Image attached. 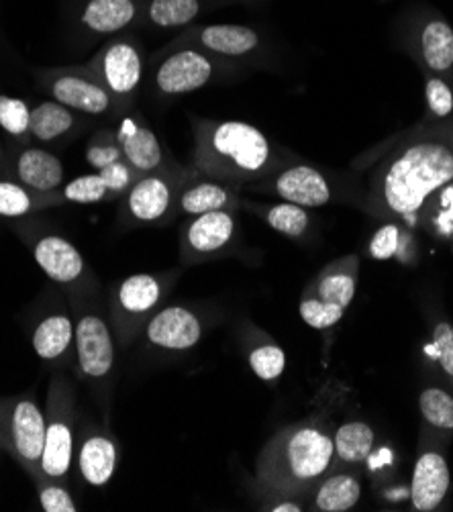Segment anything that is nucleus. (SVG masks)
Masks as SVG:
<instances>
[{
    "label": "nucleus",
    "instance_id": "f03ea898",
    "mask_svg": "<svg viewBox=\"0 0 453 512\" xmlns=\"http://www.w3.org/2000/svg\"><path fill=\"white\" fill-rule=\"evenodd\" d=\"M192 129L194 172L235 190H247L284 168V153L254 125L192 117Z\"/></svg>",
    "mask_w": 453,
    "mask_h": 512
},
{
    "label": "nucleus",
    "instance_id": "7ed1b4c3",
    "mask_svg": "<svg viewBox=\"0 0 453 512\" xmlns=\"http://www.w3.org/2000/svg\"><path fill=\"white\" fill-rule=\"evenodd\" d=\"M333 431L321 417H311L278 431L256 459L258 482L282 496H302L333 466Z\"/></svg>",
    "mask_w": 453,
    "mask_h": 512
},
{
    "label": "nucleus",
    "instance_id": "9b49d317",
    "mask_svg": "<svg viewBox=\"0 0 453 512\" xmlns=\"http://www.w3.org/2000/svg\"><path fill=\"white\" fill-rule=\"evenodd\" d=\"M47 92L60 105L82 115H107L117 109L115 98L96 80L86 66H72L47 72Z\"/></svg>",
    "mask_w": 453,
    "mask_h": 512
},
{
    "label": "nucleus",
    "instance_id": "a878e982",
    "mask_svg": "<svg viewBox=\"0 0 453 512\" xmlns=\"http://www.w3.org/2000/svg\"><path fill=\"white\" fill-rule=\"evenodd\" d=\"M313 508L319 512H345L362 498L360 478L351 472H337L313 488Z\"/></svg>",
    "mask_w": 453,
    "mask_h": 512
},
{
    "label": "nucleus",
    "instance_id": "e433bc0d",
    "mask_svg": "<svg viewBox=\"0 0 453 512\" xmlns=\"http://www.w3.org/2000/svg\"><path fill=\"white\" fill-rule=\"evenodd\" d=\"M29 121L31 111L25 105V100L0 94V127L13 137H21L29 133Z\"/></svg>",
    "mask_w": 453,
    "mask_h": 512
},
{
    "label": "nucleus",
    "instance_id": "0eeeda50",
    "mask_svg": "<svg viewBox=\"0 0 453 512\" xmlns=\"http://www.w3.org/2000/svg\"><path fill=\"white\" fill-rule=\"evenodd\" d=\"M170 282L166 276L133 274L117 282L109 296V321L119 347H129L156 315Z\"/></svg>",
    "mask_w": 453,
    "mask_h": 512
},
{
    "label": "nucleus",
    "instance_id": "79ce46f5",
    "mask_svg": "<svg viewBox=\"0 0 453 512\" xmlns=\"http://www.w3.org/2000/svg\"><path fill=\"white\" fill-rule=\"evenodd\" d=\"M268 510H274V512H300L302 504L294 502V500H284V502H274Z\"/></svg>",
    "mask_w": 453,
    "mask_h": 512
},
{
    "label": "nucleus",
    "instance_id": "5701e85b",
    "mask_svg": "<svg viewBox=\"0 0 453 512\" xmlns=\"http://www.w3.org/2000/svg\"><path fill=\"white\" fill-rule=\"evenodd\" d=\"M33 349L43 362L70 360L74 351V319L68 311L47 315L33 331Z\"/></svg>",
    "mask_w": 453,
    "mask_h": 512
},
{
    "label": "nucleus",
    "instance_id": "7c9ffc66",
    "mask_svg": "<svg viewBox=\"0 0 453 512\" xmlns=\"http://www.w3.org/2000/svg\"><path fill=\"white\" fill-rule=\"evenodd\" d=\"M58 192L52 194H37L23 184L15 182H0V217L15 219L23 217L37 207H52V204H60Z\"/></svg>",
    "mask_w": 453,
    "mask_h": 512
},
{
    "label": "nucleus",
    "instance_id": "1a4fd4ad",
    "mask_svg": "<svg viewBox=\"0 0 453 512\" xmlns=\"http://www.w3.org/2000/svg\"><path fill=\"white\" fill-rule=\"evenodd\" d=\"M109 94L117 107L133 102L143 80V56L139 45L129 37H119L100 47L98 54L86 64Z\"/></svg>",
    "mask_w": 453,
    "mask_h": 512
},
{
    "label": "nucleus",
    "instance_id": "393cba45",
    "mask_svg": "<svg viewBox=\"0 0 453 512\" xmlns=\"http://www.w3.org/2000/svg\"><path fill=\"white\" fill-rule=\"evenodd\" d=\"M243 209L249 213H254L256 217L264 219L276 233L290 237V239H300L305 237L311 229V215L309 209H302L298 204L292 202H276V204H258L254 200H245L243 198Z\"/></svg>",
    "mask_w": 453,
    "mask_h": 512
},
{
    "label": "nucleus",
    "instance_id": "f257e3e1",
    "mask_svg": "<svg viewBox=\"0 0 453 512\" xmlns=\"http://www.w3.org/2000/svg\"><path fill=\"white\" fill-rule=\"evenodd\" d=\"M453 182V133L423 127L400 135L368 176L366 209L386 221H407Z\"/></svg>",
    "mask_w": 453,
    "mask_h": 512
},
{
    "label": "nucleus",
    "instance_id": "cd10ccee",
    "mask_svg": "<svg viewBox=\"0 0 453 512\" xmlns=\"http://www.w3.org/2000/svg\"><path fill=\"white\" fill-rule=\"evenodd\" d=\"M421 56L425 66L439 74L453 68V29L443 19H431L419 33Z\"/></svg>",
    "mask_w": 453,
    "mask_h": 512
},
{
    "label": "nucleus",
    "instance_id": "bb28decb",
    "mask_svg": "<svg viewBox=\"0 0 453 512\" xmlns=\"http://www.w3.org/2000/svg\"><path fill=\"white\" fill-rule=\"evenodd\" d=\"M376 443L372 427L364 421H347L333 431V464L360 466L370 457Z\"/></svg>",
    "mask_w": 453,
    "mask_h": 512
},
{
    "label": "nucleus",
    "instance_id": "ddd939ff",
    "mask_svg": "<svg viewBox=\"0 0 453 512\" xmlns=\"http://www.w3.org/2000/svg\"><path fill=\"white\" fill-rule=\"evenodd\" d=\"M215 56L196 47L178 45L176 51L162 60L154 74V86L164 96H180L205 88L217 74Z\"/></svg>",
    "mask_w": 453,
    "mask_h": 512
},
{
    "label": "nucleus",
    "instance_id": "a211bd4d",
    "mask_svg": "<svg viewBox=\"0 0 453 512\" xmlns=\"http://www.w3.org/2000/svg\"><path fill=\"white\" fill-rule=\"evenodd\" d=\"M243 198L239 190H235L229 184H223L219 180L207 178L203 174L194 172L190 174L176 198L174 215H186V217H198L205 213L215 211H239L243 209Z\"/></svg>",
    "mask_w": 453,
    "mask_h": 512
},
{
    "label": "nucleus",
    "instance_id": "c756f323",
    "mask_svg": "<svg viewBox=\"0 0 453 512\" xmlns=\"http://www.w3.org/2000/svg\"><path fill=\"white\" fill-rule=\"evenodd\" d=\"M207 0H149L145 19L158 29H180L203 13Z\"/></svg>",
    "mask_w": 453,
    "mask_h": 512
},
{
    "label": "nucleus",
    "instance_id": "dca6fc26",
    "mask_svg": "<svg viewBox=\"0 0 453 512\" xmlns=\"http://www.w3.org/2000/svg\"><path fill=\"white\" fill-rule=\"evenodd\" d=\"M147 343L168 353L194 349L205 335V323L198 313L186 306H164L158 309L143 329Z\"/></svg>",
    "mask_w": 453,
    "mask_h": 512
},
{
    "label": "nucleus",
    "instance_id": "2eb2a0df",
    "mask_svg": "<svg viewBox=\"0 0 453 512\" xmlns=\"http://www.w3.org/2000/svg\"><path fill=\"white\" fill-rule=\"evenodd\" d=\"M74 466L84 484L92 488L107 486L119 466L117 437L107 427H86L76 441Z\"/></svg>",
    "mask_w": 453,
    "mask_h": 512
},
{
    "label": "nucleus",
    "instance_id": "aec40b11",
    "mask_svg": "<svg viewBox=\"0 0 453 512\" xmlns=\"http://www.w3.org/2000/svg\"><path fill=\"white\" fill-rule=\"evenodd\" d=\"M125 162L139 174H154L166 166V151L162 141L147 123L137 117H127L115 131Z\"/></svg>",
    "mask_w": 453,
    "mask_h": 512
},
{
    "label": "nucleus",
    "instance_id": "f8f14e48",
    "mask_svg": "<svg viewBox=\"0 0 453 512\" xmlns=\"http://www.w3.org/2000/svg\"><path fill=\"white\" fill-rule=\"evenodd\" d=\"M251 192H264L284 202L298 204L302 209L325 207L333 200L331 182L323 172L309 164H290L280 168L270 178L249 186Z\"/></svg>",
    "mask_w": 453,
    "mask_h": 512
},
{
    "label": "nucleus",
    "instance_id": "f3484780",
    "mask_svg": "<svg viewBox=\"0 0 453 512\" xmlns=\"http://www.w3.org/2000/svg\"><path fill=\"white\" fill-rule=\"evenodd\" d=\"M260 33L245 25H205L186 31L172 45H188L219 58H245L260 47Z\"/></svg>",
    "mask_w": 453,
    "mask_h": 512
},
{
    "label": "nucleus",
    "instance_id": "a19ab883",
    "mask_svg": "<svg viewBox=\"0 0 453 512\" xmlns=\"http://www.w3.org/2000/svg\"><path fill=\"white\" fill-rule=\"evenodd\" d=\"M98 174L105 178L111 196H121V198L135 184V180L139 178V174L125 160L115 162V164H111L103 170H98Z\"/></svg>",
    "mask_w": 453,
    "mask_h": 512
},
{
    "label": "nucleus",
    "instance_id": "72a5a7b5",
    "mask_svg": "<svg viewBox=\"0 0 453 512\" xmlns=\"http://www.w3.org/2000/svg\"><path fill=\"white\" fill-rule=\"evenodd\" d=\"M62 202H74V204H96L103 202L111 196L109 186L105 178L98 172L78 176L64 184V188L58 192Z\"/></svg>",
    "mask_w": 453,
    "mask_h": 512
},
{
    "label": "nucleus",
    "instance_id": "b1692460",
    "mask_svg": "<svg viewBox=\"0 0 453 512\" xmlns=\"http://www.w3.org/2000/svg\"><path fill=\"white\" fill-rule=\"evenodd\" d=\"M137 15V0H88L80 13V23L90 33L115 35L129 29Z\"/></svg>",
    "mask_w": 453,
    "mask_h": 512
},
{
    "label": "nucleus",
    "instance_id": "473e14b6",
    "mask_svg": "<svg viewBox=\"0 0 453 512\" xmlns=\"http://www.w3.org/2000/svg\"><path fill=\"white\" fill-rule=\"evenodd\" d=\"M419 406L423 419L439 429V431H453V396L437 386L425 388L419 396Z\"/></svg>",
    "mask_w": 453,
    "mask_h": 512
},
{
    "label": "nucleus",
    "instance_id": "c9c22d12",
    "mask_svg": "<svg viewBox=\"0 0 453 512\" xmlns=\"http://www.w3.org/2000/svg\"><path fill=\"white\" fill-rule=\"evenodd\" d=\"M123 151L121 145L117 143L115 131H100L98 135H94L86 147V162L88 166L98 172L103 170L115 162H121Z\"/></svg>",
    "mask_w": 453,
    "mask_h": 512
},
{
    "label": "nucleus",
    "instance_id": "39448f33",
    "mask_svg": "<svg viewBox=\"0 0 453 512\" xmlns=\"http://www.w3.org/2000/svg\"><path fill=\"white\" fill-rule=\"evenodd\" d=\"M76 388L68 376L58 374L49 382L45 402V449L41 474L68 482L76 453Z\"/></svg>",
    "mask_w": 453,
    "mask_h": 512
},
{
    "label": "nucleus",
    "instance_id": "6e6552de",
    "mask_svg": "<svg viewBox=\"0 0 453 512\" xmlns=\"http://www.w3.org/2000/svg\"><path fill=\"white\" fill-rule=\"evenodd\" d=\"M190 174L180 172L172 166L145 174L135 180V184L123 194L121 215L131 225L160 223L176 209V198Z\"/></svg>",
    "mask_w": 453,
    "mask_h": 512
},
{
    "label": "nucleus",
    "instance_id": "2f4dec72",
    "mask_svg": "<svg viewBox=\"0 0 453 512\" xmlns=\"http://www.w3.org/2000/svg\"><path fill=\"white\" fill-rule=\"evenodd\" d=\"M247 364L262 382H278L286 370V353L276 341L260 335L247 351Z\"/></svg>",
    "mask_w": 453,
    "mask_h": 512
},
{
    "label": "nucleus",
    "instance_id": "6ab92c4d",
    "mask_svg": "<svg viewBox=\"0 0 453 512\" xmlns=\"http://www.w3.org/2000/svg\"><path fill=\"white\" fill-rule=\"evenodd\" d=\"M33 258L41 272L60 286H78L88 272L82 253L54 233H45L33 243Z\"/></svg>",
    "mask_w": 453,
    "mask_h": 512
},
{
    "label": "nucleus",
    "instance_id": "9d476101",
    "mask_svg": "<svg viewBox=\"0 0 453 512\" xmlns=\"http://www.w3.org/2000/svg\"><path fill=\"white\" fill-rule=\"evenodd\" d=\"M239 233L235 211H215L190 217L180 233V258L184 264H203L225 255Z\"/></svg>",
    "mask_w": 453,
    "mask_h": 512
},
{
    "label": "nucleus",
    "instance_id": "4c0bfd02",
    "mask_svg": "<svg viewBox=\"0 0 453 512\" xmlns=\"http://www.w3.org/2000/svg\"><path fill=\"white\" fill-rule=\"evenodd\" d=\"M402 241H405V233H402L400 225H396L394 221H388L384 227H380L372 241H370V255L378 262L390 260L394 255L402 249Z\"/></svg>",
    "mask_w": 453,
    "mask_h": 512
},
{
    "label": "nucleus",
    "instance_id": "423d86ee",
    "mask_svg": "<svg viewBox=\"0 0 453 512\" xmlns=\"http://www.w3.org/2000/svg\"><path fill=\"white\" fill-rule=\"evenodd\" d=\"M74 353L82 380L100 396L109 392L117 366V339L98 304H74ZM94 394V396H96Z\"/></svg>",
    "mask_w": 453,
    "mask_h": 512
},
{
    "label": "nucleus",
    "instance_id": "f704fd0d",
    "mask_svg": "<svg viewBox=\"0 0 453 512\" xmlns=\"http://www.w3.org/2000/svg\"><path fill=\"white\" fill-rule=\"evenodd\" d=\"M35 484H37L39 504L45 512H76L78 510V504L72 498L70 488L66 486V482L37 476Z\"/></svg>",
    "mask_w": 453,
    "mask_h": 512
},
{
    "label": "nucleus",
    "instance_id": "58836bf2",
    "mask_svg": "<svg viewBox=\"0 0 453 512\" xmlns=\"http://www.w3.org/2000/svg\"><path fill=\"white\" fill-rule=\"evenodd\" d=\"M425 96L429 113L435 119H445L453 113V92L439 76H429L425 84Z\"/></svg>",
    "mask_w": 453,
    "mask_h": 512
},
{
    "label": "nucleus",
    "instance_id": "4468645a",
    "mask_svg": "<svg viewBox=\"0 0 453 512\" xmlns=\"http://www.w3.org/2000/svg\"><path fill=\"white\" fill-rule=\"evenodd\" d=\"M9 445L21 466L37 478L45 449V413L33 396L17 400L9 413Z\"/></svg>",
    "mask_w": 453,
    "mask_h": 512
},
{
    "label": "nucleus",
    "instance_id": "20e7f679",
    "mask_svg": "<svg viewBox=\"0 0 453 512\" xmlns=\"http://www.w3.org/2000/svg\"><path fill=\"white\" fill-rule=\"evenodd\" d=\"M360 278V258L347 253L327 264L300 294V319L317 331L337 325L354 302Z\"/></svg>",
    "mask_w": 453,
    "mask_h": 512
},
{
    "label": "nucleus",
    "instance_id": "ea45409f",
    "mask_svg": "<svg viewBox=\"0 0 453 512\" xmlns=\"http://www.w3.org/2000/svg\"><path fill=\"white\" fill-rule=\"evenodd\" d=\"M431 351L435 353L441 370L449 378H453V325L443 323V321L435 325Z\"/></svg>",
    "mask_w": 453,
    "mask_h": 512
},
{
    "label": "nucleus",
    "instance_id": "412c9836",
    "mask_svg": "<svg viewBox=\"0 0 453 512\" xmlns=\"http://www.w3.org/2000/svg\"><path fill=\"white\" fill-rule=\"evenodd\" d=\"M451 484L445 455L435 449H421L413 470L411 502L419 512H431L445 500Z\"/></svg>",
    "mask_w": 453,
    "mask_h": 512
},
{
    "label": "nucleus",
    "instance_id": "c85d7f7f",
    "mask_svg": "<svg viewBox=\"0 0 453 512\" xmlns=\"http://www.w3.org/2000/svg\"><path fill=\"white\" fill-rule=\"evenodd\" d=\"M76 113L58 100H43L31 111L29 133L41 143H52L76 127Z\"/></svg>",
    "mask_w": 453,
    "mask_h": 512
},
{
    "label": "nucleus",
    "instance_id": "4be33fe9",
    "mask_svg": "<svg viewBox=\"0 0 453 512\" xmlns=\"http://www.w3.org/2000/svg\"><path fill=\"white\" fill-rule=\"evenodd\" d=\"M15 170L19 182L37 194L58 192L66 182V168L62 160L47 149L39 147H29L21 151Z\"/></svg>",
    "mask_w": 453,
    "mask_h": 512
}]
</instances>
